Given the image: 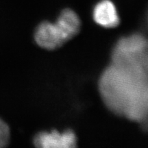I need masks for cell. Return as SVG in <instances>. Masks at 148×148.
Returning <instances> with one entry per match:
<instances>
[{
  "instance_id": "obj_1",
  "label": "cell",
  "mask_w": 148,
  "mask_h": 148,
  "mask_svg": "<svg viewBox=\"0 0 148 148\" xmlns=\"http://www.w3.org/2000/svg\"><path fill=\"white\" fill-rule=\"evenodd\" d=\"M103 70L98 89L110 112L130 121L147 123L148 54L139 51H114Z\"/></svg>"
},
{
  "instance_id": "obj_2",
  "label": "cell",
  "mask_w": 148,
  "mask_h": 148,
  "mask_svg": "<svg viewBox=\"0 0 148 148\" xmlns=\"http://www.w3.org/2000/svg\"><path fill=\"white\" fill-rule=\"evenodd\" d=\"M81 26V20L76 12L65 8L55 23L45 21L38 24L34 30V41L46 50H56L76 36Z\"/></svg>"
},
{
  "instance_id": "obj_3",
  "label": "cell",
  "mask_w": 148,
  "mask_h": 148,
  "mask_svg": "<svg viewBox=\"0 0 148 148\" xmlns=\"http://www.w3.org/2000/svg\"><path fill=\"white\" fill-rule=\"evenodd\" d=\"M34 146L42 148H73L77 146L76 134L72 130L63 132L53 130L38 132L33 139Z\"/></svg>"
},
{
  "instance_id": "obj_4",
  "label": "cell",
  "mask_w": 148,
  "mask_h": 148,
  "mask_svg": "<svg viewBox=\"0 0 148 148\" xmlns=\"http://www.w3.org/2000/svg\"><path fill=\"white\" fill-rule=\"evenodd\" d=\"M93 19L97 24L106 28H113L119 25L120 18L116 6L110 0H101L93 8Z\"/></svg>"
},
{
  "instance_id": "obj_5",
  "label": "cell",
  "mask_w": 148,
  "mask_h": 148,
  "mask_svg": "<svg viewBox=\"0 0 148 148\" xmlns=\"http://www.w3.org/2000/svg\"><path fill=\"white\" fill-rule=\"evenodd\" d=\"M10 130L6 122L0 118V148L6 147L10 143Z\"/></svg>"
}]
</instances>
